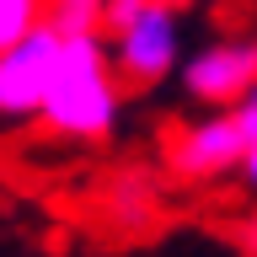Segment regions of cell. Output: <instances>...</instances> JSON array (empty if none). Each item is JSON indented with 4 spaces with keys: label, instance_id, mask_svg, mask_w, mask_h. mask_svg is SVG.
I'll return each mask as SVG.
<instances>
[{
    "label": "cell",
    "instance_id": "obj_12",
    "mask_svg": "<svg viewBox=\"0 0 257 257\" xmlns=\"http://www.w3.org/2000/svg\"><path fill=\"white\" fill-rule=\"evenodd\" d=\"M166 6H177V11H182V6H193V0H166Z\"/></svg>",
    "mask_w": 257,
    "mask_h": 257
},
{
    "label": "cell",
    "instance_id": "obj_11",
    "mask_svg": "<svg viewBox=\"0 0 257 257\" xmlns=\"http://www.w3.org/2000/svg\"><path fill=\"white\" fill-rule=\"evenodd\" d=\"M236 241H241V252H246V257H257V209L236 225Z\"/></svg>",
    "mask_w": 257,
    "mask_h": 257
},
{
    "label": "cell",
    "instance_id": "obj_2",
    "mask_svg": "<svg viewBox=\"0 0 257 257\" xmlns=\"http://www.w3.org/2000/svg\"><path fill=\"white\" fill-rule=\"evenodd\" d=\"M112 43V70L134 86H161L182 70V16L166 0H145V11L128 22V27L107 32Z\"/></svg>",
    "mask_w": 257,
    "mask_h": 257
},
{
    "label": "cell",
    "instance_id": "obj_3",
    "mask_svg": "<svg viewBox=\"0 0 257 257\" xmlns=\"http://www.w3.org/2000/svg\"><path fill=\"white\" fill-rule=\"evenodd\" d=\"M241 156H246V134H241L236 107H204V118H193L172 134L166 145V166L182 182H220L236 177Z\"/></svg>",
    "mask_w": 257,
    "mask_h": 257
},
{
    "label": "cell",
    "instance_id": "obj_10",
    "mask_svg": "<svg viewBox=\"0 0 257 257\" xmlns=\"http://www.w3.org/2000/svg\"><path fill=\"white\" fill-rule=\"evenodd\" d=\"M236 118H241V134H246V145H257V86L236 102Z\"/></svg>",
    "mask_w": 257,
    "mask_h": 257
},
{
    "label": "cell",
    "instance_id": "obj_6",
    "mask_svg": "<svg viewBox=\"0 0 257 257\" xmlns=\"http://www.w3.org/2000/svg\"><path fill=\"white\" fill-rule=\"evenodd\" d=\"M48 22V0H0V48Z\"/></svg>",
    "mask_w": 257,
    "mask_h": 257
},
{
    "label": "cell",
    "instance_id": "obj_1",
    "mask_svg": "<svg viewBox=\"0 0 257 257\" xmlns=\"http://www.w3.org/2000/svg\"><path fill=\"white\" fill-rule=\"evenodd\" d=\"M118 70H112V43L107 32H64L59 43V64H54V80H48L43 96V118L59 140H107L118 118H123V86H118Z\"/></svg>",
    "mask_w": 257,
    "mask_h": 257
},
{
    "label": "cell",
    "instance_id": "obj_5",
    "mask_svg": "<svg viewBox=\"0 0 257 257\" xmlns=\"http://www.w3.org/2000/svg\"><path fill=\"white\" fill-rule=\"evenodd\" d=\"M59 43H64V32L54 22H43L27 38L0 48V118L6 123H22V118L43 112L48 80H54V64H59Z\"/></svg>",
    "mask_w": 257,
    "mask_h": 257
},
{
    "label": "cell",
    "instance_id": "obj_9",
    "mask_svg": "<svg viewBox=\"0 0 257 257\" xmlns=\"http://www.w3.org/2000/svg\"><path fill=\"white\" fill-rule=\"evenodd\" d=\"M236 188L257 204V145H246V156H241V166H236Z\"/></svg>",
    "mask_w": 257,
    "mask_h": 257
},
{
    "label": "cell",
    "instance_id": "obj_4",
    "mask_svg": "<svg viewBox=\"0 0 257 257\" xmlns=\"http://www.w3.org/2000/svg\"><path fill=\"white\" fill-rule=\"evenodd\" d=\"M182 96L198 107H236L257 86V38H214V43L182 54Z\"/></svg>",
    "mask_w": 257,
    "mask_h": 257
},
{
    "label": "cell",
    "instance_id": "obj_7",
    "mask_svg": "<svg viewBox=\"0 0 257 257\" xmlns=\"http://www.w3.org/2000/svg\"><path fill=\"white\" fill-rule=\"evenodd\" d=\"M48 22L59 32H91L102 27V0H48Z\"/></svg>",
    "mask_w": 257,
    "mask_h": 257
},
{
    "label": "cell",
    "instance_id": "obj_8",
    "mask_svg": "<svg viewBox=\"0 0 257 257\" xmlns=\"http://www.w3.org/2000/svg\"><path fill=\"white\" fill-rule=\"evenodd\" d=\"M140 11H145V0H102V32L128 27V22H134Z\"/></svg>",
    "mask_w": 257,
    "mask_h": 257
}]
</instances>
